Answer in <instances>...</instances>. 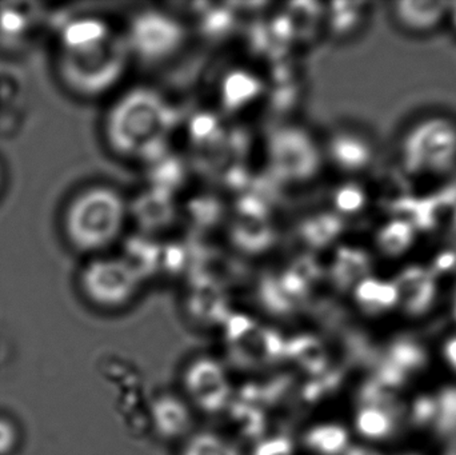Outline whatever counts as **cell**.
<instances>
[{"label": "cell", "instance_id": "6da1fadb", "mask_svg": "<svg viewBox=\"0 0 456 455\" xmlns=\"http://www.w3.org/2000/svg\"><path fill=\"white\" fill-rule=\"evenodd\" d=\"M131 55L122 32L106 20L80 18L61 34L58 71L64 85L85 98H99L119 85Z\"/></svg>", "mask_w": 456, "mask_h": 455}, {"label": "cell", "instance_id": "7a4b0ae2", "mask_svg": "<svg viewBox=\"0 0 456 455\" xmlns=\"http://www.w3.org/2000/svg\"><path fill=\"white\" fill-rule=\"evenodd\" d=\"M128 216L130 205L119 190L107 184L88 187L67 207V240L79 253L101 256L122 237Z\"/></svg>", "mask_w": 456, "mask_h": 455}, {"label": "cell", "instance_id": "3957f363", "mask_svg": "<svg viewBox=\"0 0 456 455\" xmlns=\"http://www.w3.org/2000/svg\"><path fill=\"white\" fill-rule=\"evenodd\" d=\"M170 118V106L157 91L142 87L122 93L104 120L110 150L127 159L146 154L162 138Z\"/></svg>", "mask_w": 456, "mask_h": 455}, {"label": "cell", "instance_id": "277c9868", "mask_svg": "<svg viewBox=\"0 0 456 455\" xmlns=\"http://www.w3.org/2000/svg\"><path fill=\"white\" fill-rule=\"evenodd\" d=\"M399 167L412 178L436 179L456 171V118L428 112L407 123L396 141Z\"/></svg>", "mask_w": 456, "mask_h": 455}, {"label": "cell", "instance_id": "5b68a950", "mask_svg": "<svg viewBox=\"0 0 456 455\" xmlns=\"http://www.w3.org/2000/svg\"><path fill=\"white\" fill-rule=\"evenodd\" d=\"M79 288L99 312L120 313L139 298L143 278L126 259L98 256L83 267Z\"/></svg>", "mask_w": 456, "mask_h": 455}, {"label": "cell", "instance_id": "8992f818", "mask_svg": "<svg viewBox=\"0 0 456 455\" xmlns=\"http://www.w3.org/2000/svg\"><path fill=\"white\" fill-rule=\"evenodd\" d=\"M131 59L149 63L170 61L186 42V28L179 19L166 11H141L122 32Z\"/></svg>", "mask_w": 456, "mask_h": 455}, {"label": "cell", "instance_id": "52a82bcc", "mask_svg": "<svg viewBox=\"0 0 456 455\" xmlns=\"http://www.w3.org/2000/svg\"><path fill=\"white\" fill-rule=\"evenodd\" d=\"M182 395L194 410L218 414L232 398V382L226 366L208 355L192 358L182 371Z\"/></svg>", "mask_w": 456, "mask_h": 455}, {"label": "cell", "instance_id": "ba28073f", "mask_svg": "<svg viewBox=\"0 0 456 455\" xmlns=\"http://www.w3.org/2000/svg\"><path fill=\"white\" fill-rule=\"evenodd\" d=\"M195 410L178 393L162 392L149 405L150 429L163 443L176 445L189 437L195 427Z\"/></svg>", "mask_w": 456, "mask_h": 455}, {"label": "cell", "instance_id": "9c48e42d", "mask_svg": "<svg viewBox=\"0 0 456 455\" xmlns=\"http://www.w3.org/2000/svg\"><path fill=\"white\" fill-rule=\"evenodd\" d=\"M322 147L324 157L347 175H358L369 170L377 158L372 139L355 127L338 128Z\"/></svg>", "mask_w": 456, "mask_h": 455}, {"label": "cell", "instance_id": "30bf717a", "mask_svg": "<svg viewBox=\"0 0 456 455\" xmlns=\"http://www.w3.org/2000/svg\"><path fill=\"white\" fill-rule=\"evenodd\" d=\"M450 2L403 0L390 4L391 20L396 28L411 37H430L446 26Z\"/></svg>", "mask_w": 456, "mask_h": 455}, {"label": "cell", "instance_id": "8fae6325", "mask_svg": "<svg viewBox=\"0 0 456 455\" xmlns=\"http://www.w3.org/2000/svg\"><path fill=\"white\" fill-rule=\"evenodd\" d=\"M176 446V455H246L232 438L213 429H195Z\"/></svg>", "mask_w": 456, "mask_h": 455}, {"label": "cell", "instance_id": "7c38bea8", "mask_svg": "<svg viewBox=\"0 0 456 455\" xmlns=\"http://www.w3.org/2000/svg\"><path fill=\"white\" fill-rule=\"evenodd\" d=\"M366 3H340L330 11V29L339 39H350L362 31L370 20Z\"/></svg>", "mask_w": 456, "mask_h": 455}, {"label": "cell", "instance_id": "4fadbf2b", "mask_svg": "<svg viewBox=\"0 0 456 455\" xmlns=\"http://www.w3.org/2000/svg\"><path fill=\"white\" fill-rule=\"evenodd\" d=\"M359 430L370 437H382L390 429V421L382 411L366 409L358 419Z\"/></svg>", "mask_w": 456, "mask_h": 455}, {"label": "cell", "instance_id": "5bb4252c", "mask_svg": "<svg viewBox=\"0 0 456 455\" xmlns=\"http://www.w3.org/2000/svg\"><path fill=\"white\" fill-rule=\"evenodd\" d=\"M20 441V433L12 419L0 416V455L15 453Z\"/></svg>", "mask_w": 456, "mask_h": 455}, {"label": "cell", "instance_id": "9a60e30c", "mask_svg": "<svg viewBox=\"0 0 456 455\" xmlns=\"http://www.w3.org/2000/svg\"><path fill=\"white\" fill-rule=\"evenodd\" d=\"M446 357L447 360L450 361V363L456 368V338L452 339V341L447 344Z\"/></svg>", "mask_w": 456, "mask_h": 455}, {"label": "cell", "instance_id": "2e32d148", "mask_svg": "<svg viewBox=\"0 0 456 455\" xmlns=\"http://www.w3.org/2000/svg\"><path fill=\"white\" fill-rule=\"evenodd\" d=\"M447 24L452 27V31L456 34V2H450L449 19Z\"/></svg>", "mask_w": 456, "mask_h": 455}, {"label": "cell", "instance_id": "e0dca14e", "mask_svg": "<svg viewBox=\"0 0 456 455\" xmlns=\"http://www.w3.org/2000/svg\"><path fill=\"white\" fill-rule=\"evenodd\" d=\"M0 184H2V170H0Z\"/></svg>", "mask_w": 456, "mask_h": 455}]
</instances>
